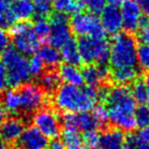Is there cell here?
<instances>
[{"instance_id":"obj_40","label":"cell","mask_w":149,"mask_h":149,"mask_svg":"<svg viewBox=\"0 0 149 149\" xmlns=\"http://www.w3.org/2000/svg\"><path fill=\"white\" fill-rule=\"evenodd\" d=\"M47 149H65V146L63 144L62 140L55 138V139H52V141L48 144Z\"/></svg>"},{"instance_id":"obj_39","label":"cell","mask_w":149,"mask_h":149,"mask_svg":"<svg viewBox=\"0 0 149 149\" xmlns=\"http://www.w3.org/2000/svg\"><path fill=\"white\" fill-rule=\"evenodd\" d=\"M11 0H0V15H6L10 12Z\"/></svg>"},{"instance_id":"obj_35","label":"cell","mask_w":149,"mask_h":149,"mask_svg":"<svg viewBox=\"0 0 149 149\" xmlns=\"http://www.w3.org/2000/svg\"><path fill=\"white\" fill-rule=\"evenodd\" d=\"M85 4L87 5L90 12L100 13L107 5V0H86Z\"/></svg>"},{"instance_id":"obj_6","label":"cell","mask_w":149,"mask_h":149,"mask_svg":"<svg viewBox=\"0 0 149 149\" xmlns=\"http://www.w3.org/2000/svg\"><path fill=\"white\" fill-rule=\"evenodd\" d=\"M11 40L14 49L26 55H33L41 48V40L36 35L33 24L19 22L11 28Z\"/></svg>"},{"instance_id":"obj_29","label":"cell","mask_w":149,"mask_h":149,"mask_svg":"<svg viewBox=\"0 0 149 149\" xmlns=\"http://www.w3.org/2000/svg\"><path fill=\"white\" fill-rule=\"evenodd\" d=\"M33 29L36 35L41 41L48 40L50 31V24L46 17H38L33 24Z\"/></svg>"},{"instance_id":"obj_48","label":"cell","mask_w":149,"mask_h":149,"mask_svg":"<svg viewBox=\"0 0 149 149\" xmlns=\"http://www.w3.org/2000/svg\"><path fill=\"white\" fill-rule=\"evenodd\" d=\"M80 1H82V3H85V2H86V0H80Z\"/></svg>"},{"instance_id":"obj_9","label":"cell","mask_w":149,"mask_h":149,"mask_svg":"<svg viewBox=\"0 0 149 149\" xmlns=\"http://www.w3.org/2000/svg\"><path fill=\"white\" fill-rule=\"evenodd\" d=\"M33 127L37 128L44 136L55 139L61 133V122L57 115L48 109L38 111L33 117Z\"/></svg>"},{"instance_id":"obj_16","label":"cell","mask_w":149,"mask_h":149,"mask_svg":"<svg viewBox=\"0 0 149 149\" xmlns=\"http://www.w3.org/2000/svg\"><path fill=\"white\" fill-rule=\"evenodd\" d=\"M98 146L100 149H125L127 146V137L124 131L118 128L107 129L100 134Z\"/></svg>"},{"instance_id":"obj_42","label":"cell","mask_w":149,"mask_h":149,"mask_svg":"<svg viewBox=\"0 0 149 149\" xmlns=\"http://www.w3.org/2000/svg\"><path fill=\"white\" fill-rule=\"evenodd\" d=\"M138 135L141 136L142 138H144V139H146L149 141V125L144 128H142V129L140 130L139 133H138Z\"/></svg>"},{"instance_id":"obj_25","label":"cell","mask_w":149,"mask_h":149,"mask_svg":"<svg viewBox=\"0 0 149 149\" xmlns=\"http://www.w3.org/2000/svg\"><path fill=\"white\" fill-rule=\"evenodd\" d=\"M4 110L8 111L11 114H18L22 112V104H20V96L18 89L12 88L4 93L3 98Z\"/></svg>"},{"instance_id":"obj_43","label":"cell","mask_w":149,"mask_h":149,"mask_svg":"<svg viewBox=\"0 0 149 149\" xmlns=\"http://www.w3.org/2000/svg\"><path fill=\"white\" fill-rule=\"evenodd\" d=\"M4 121H5V110L0 104V127H1V125L3 124Z\"/></svg>"},{"instance_id":"obj_45","label":"cell","mask_w":149,"mask_h":149,"mask_svg":"<svg viewBox=\"0 0 149 149\" xmlns=\"http://www.w3.org/2000/svg\"><path fill=\"white\" fill-rule=\"evenodd\" d=\"M145 104L149 108V79H147V96H146Z\"/></svg>"},{"instance_id":"obj_7","label":"cell","mask_w":149,"mask_h":149,"mask_svg":"<svg viewBox=\"0 0 149 149\" xmlns=\"http://www.w3.org/2000/svg\"><path fill=\"white\" fill-rule=\"evenodd\" d=\"M70 22L71 31L78 37H97L104 36L100 18L90 11H80L72 15Z\"/></svg>"},{"instance_id":"obj_22","label":"cell","mask_w":149,"mask_h":149,"mask_svg":"<svg viewBox=\"0 0 149 149\" xmlns=\"http://www.w3.org/2000/svg\"><path fill=\"white\" fill-rule=\"evenodd\" d=\"M52 7L58 13L74 15L82 11L83 3L80 0H52Z\"/></svg>"},{"instance_id":"obj_13","label":"cell","mask_w":149,"mask_h":149,"mask_svg":"<svg viewBox=\"0 0 149 149\" xmlns=\"http://www.w3.org/2000/svg\"><path fill=\"white\" fill-rule=\"evenodd\" d=\"M100 22L104 33L111 36H116L123 30L121 11L119 6L106 5V7L100 12Z\"/></svg>"},{"instance_id":"obj_28","label":"cell","mask_w":149,"mask_h":149,"mask_svg":"<svg viewBox=\"0 0 149 149\" xmlns=\"http://www.w3.org/2000/svg\"><path fill=\"white\" fill-rule=\"evenodd\" d=\"M137 67L143 72L149 73V45L142 43L137 47Z\"/></svg>"},{"instance_id":"obj_14","label":"cell","mask_w":149,"mask_h":149,"mask_svg":"<svg viewBox=\"0 0 149 149\" xmlns=\"http://www.w3.org/2000/svg\"><path fill=\"white\" fill-rule=\"evenodd\" d=\"M83 82L87 86L98 87L111 77V69L106 64H87L81 70Z\"/></svg>"},{"instance_id":"obj_4","label":"cell","mask_w":149,"mask_h":149,"mask_svg":"<svg viewBox=\"0 0 149 149\" xmlns=\"http://www.w3.org/2000/svg\"><path fill=\"white\" fill-rule=\"evenodd\" d=\"M1 60L5 68L7 85L12 88H17L30 80L29 60L24 54L14 48L8 47L2 53Z\"/></svg>"},{"instance_id":"obj_38","label":"cell","mask_w":149,"mask_h":149,"mask_svg":"<svg viewBox=\"0 0 149 149\" xmlns=\"http://www.w3.org/2000/svg\"><path fill=\"white\" fill-rule=\"evenodd\" d=\"M7 86V80H6V72L5 68H4L3 62H2L1 58H0V93L3 91Z\"/></svg>"},{"instance_id":"obj_27","label":"cell","mask_w":149,"mask_h":149,"mask_svg":"<svg viewBox=\"0 0 149 149\" xmlns=\"http://www.w3.org/2000/svg\"><path fill=\"white\" fill-rule=\"evenodd\" d=\"M131 92L136 102L145 104L147 96V79H137L134 81Z\"/></svg>"},{"instance_id":"obj_19","label":"cell","mask_w":149,"mask_h":149,"mask_svg":"<svg viewBox=\"0 0 149 149\" xmlns=\"http://www.w3.org/2000/svg\"><path fill=\"white\" fill-rule=\"evenodd\" d=\"M61 59L64 61L66 64L75 65L78 66L82 60H81L80 54H79L78 45L77 42L73 38H71L69 41H67L62 47L60 48Z\"/></svg>"},{"instance_id":"obj_17","label":"cell","mask_w":149,"mask_h":149,"mask_svg":"<svg viewBox=\"0 0 149 149\" xmlns=\"http://www.w3.org/2000/svg\"><path fill=\"white\" fill-rule=\"evenodd\" d=\"M24 130V124L19 118L12 117L3 122L0 127V138L6 143L17 141Z\"/></svg>"},{"instance_id":"obj_5","label":"cell","mask_w":149,"mask_h":149,"mask_svg":"<svg viewBox=\"0 0 149 149\" xmlns=\"http://www.w3.org/2000/svg\"><path fill=\"white\" fill-rule=\"evenodd\" d=\"M77 45L81 60L86 64H106L109 60L110 43L104 36L82 37Z\"/></svg>"},{"instance_id":"obj_37","label":"cell","mask_w":149,"mask_h":149,"mask_svg":"<svg viewBox=\"0 0 149 149\" xmlns=\"http://www.w3.org/2000/svg\"><path fill=\"white\" fill-rule=\"evenodd\" d=\"M9 36L4 31V29L0 28V53H3L9 47Z\"/></svg>"},{"instance_id":"obj_36","label":"cell","mask_w":149,"mask_h":149,"mask_svg":"<svg viewBox=\"0 0 149 149\" xmlns=\"http://www.w3.org/2000/svg\"><path fill=\"white\" fill-rule=\"evenodd\" d=\"M139 39L143 44L149 45V20L145 19L141 28L139 29Z\"/></svg>"},{"instance_id":"obj_23","label":"cell","mask_w":149,"mask_h":149,"mask_svg":"<svg viewBox=\"0 0 149 149\" xmlns=\"http://www.w3.org/2000/svg\"><path fill=\"white\" fill-rule=\"evenodd\" d=\"M39 56L44 62L45 66L50 68H55L56 66L60 64L61 62V55L57 48L53 47L51 45H45L40 48Z\"/></svg>"},{"instance_id":"obj_32","label":"cell","mask_w":149,"mask_h":149,"mask_svg":"<svg viewBox=\"0 0 149 149\" xmlns=\"http://www.w3.org/2000/svg\"><path fill=\"white\" fill-rule=\"evenodd\" d=\"M29 70H30L31 76L39 77L43 74L45 70V64L39 55H33L29 60Z\"/></svg>"},{"instance_id":"obj_3","label":"cell","mask_w":149,"mask_h":149,"mask_svg":"<svg viewBox=\"0 0 149 149\" xmlns=\"http://www.w3.org/2000/svg\"><path fill=\"white\" fill-rule=\"evenodd\" d=\"M137 42L129 33L114 36L110 43L109 62L113 69L137 67Z\"/></svg>"},{"instance_id":"obj_20","label":"cell","mask_w":149,"mask_h":149,"mask_svg":"<svg viewBox=\"0 0 149 149\" xmlns=\"http://www.w3.org/2000/svg\"><path fill=\"white\" fill-rule=\"evenodd\" d=\"M10 12L15 20L26 22L35 14L33 2L31 0H15L11 2Z\"/></svg>"},{"instance_id":"obj_44","label":"cell","mask_w":149,"mask_h":149,"mask_svg":"<svg viewBox=\"0 0 149 149\" xmlns=\"http://www.w3.org/2000/svg\"><path fill=\"white\" fill-rule=\"evenodd\" d=\"M123 1H124V0H107V3H109L110 5L120 6Z\"/></svg>"},{"instance_id":"obj_30","label":"cell","mask_w":149,"mask_h":149,"mask_svg":"<svg viewBox=\"0 0 149 149\" xmlns=\"http://www.w3.org/2000/svg\"><path fill=\"white\" fill-rule=\"evenodd\" d=\"M33 10L38 17H47L51 13L52 0H33Z\"/></svg>"},{"instance_id":"obj_33","label":"cell","mask_w":149,"mask_h":149,"mask_svg":"<svg viewBox=\"0 0 149 149\" xmlns=\"http://www.w3.org/2000/svg\"><path fill=\"white\" fill-rule=\"evenodd\" d=\"M127 146L129 149H149V141L136 134L127 137Z\"/></svg>"},{"instance_id":"obj_11","label":"cell","mask_w":149,"mask_h":149,"mask_svg":"<svg viewBox=\"0 0 149 149\" xmlns=\"http://www.w3.org/2000/svg\"><path fill=\"white\" fill-rule=\"evenodd\" d=\"M120 11L123 22V29H125L128 33L139 31L143 22H145L143 12L135 0H124L121 4Z\"/></svg>"},{"instance_id":"obj_26","label":"cell","mask_w":149,"mask_h":149,"mask_svg":"<svg viewBox=\"0 0 149 149\" xmlns=\"http://www.w3.org/2000/svg\"><path fill=\"white\" fill-rule=\"evenodd\" d=\"M40 78V87L44 91L51 93L57 90L60 86V77L57 72L54 71H48V72H43Z\"/></svg>"},{"instance_id":"obj_31","label":"cell","mask_w":149,"mask_h":149,"mask_svg":"<svg viewBox=\"0 0 149 149\" xmlns=\"http://www.w3.org/2000/svg\"><path fill=\"white\" fill-rule=\"evenodd\" d=\"M136 127L144 128L149 125V108L146 104H141L135 112Z\"/></svg>"},{"instance_id":"obj_34","label":"cell","mask_w":149,"mask_h":149,"mask_svg":"<svg viewBox=\"0 0 149 149\" xmlns=\"http://www.w3.org/2000/svg\"><path fill=\"white\" fill-rule=\"evenodd\" d=\"M98 137L100 134L96 131L85 132L82 135V141L86 144L87 147H94L98 145Z\"/></svg>"},{"instance_id":"obj_1","label":"cell","mask_w":149,"mask_h":149,"mask_svg":"<svg viewBox=\"0 0 149 149\" xmlns=\"http://www.w3.org/2000/svg\"><path fill=\"white\" fill-rule=\"evenodd\" d=\"M100 98L106 102L108 120L115 128L124 132L135 130L137 102L132 95L131 89L124 85H117L104 90V93L100 91Z\"/></svg>"},{"instance_id":"obj_15","label":"cell","mask_w":149,"mask_h":149,"mask_svg":"<svg viewBox=\"0 0 149 149\" xmlns=\"http://www.w3.org/2000/svg\"><path fill=\"white\" fill-rule=\"evenodd\" d=\"M48 144V138L35 127L24 129L17 139L18 149H47Z\"/></svg>"},{"instance_id":"obj_41","label":"cell","mask_w":149,"mask_h":149,"mask_svg":"<svg viewBox=\"0 0 149 149\" xmlns=\"http://www.w3.org/2000/svg\"><path fill=\"white\" fill-rule=\"evenodd\" d=\"M140 9L144 13H149V0H135Z\"/></svg>"},{"instance_id":"obj_46","label":"cell","mask_w":149,"mask_h":149,"mask_svg":"<svg viewBox=\"0 0 149 149\" xmlns=\"http://www.w3.org/2000/svg\"><path fill=\"white\" fill-rule=\"evenodd\" d=\"M0 149H7V145H6V142L0 138Z\"/></svg>"},{"instance_id":"obj_12","label":"cell","mask_w":149,"mask_h":149,"mask_svg":"<svg viewBox=\"0 0 149 149\" xmlns=\"http://www.w3.org/2000/svg\"><path fill=\"white\" fill-rule=\"evenodd\" d=\"M63 124L64 128H71L82 133L96 131L102 126L91 111L75 113V114H66L63 118Z\"/></svg>"},{"instance_id":"obj_18","label":"cell","mask_w":149,"mask_h":149,"mask_svg":"<svg viewBox=\"0 0 149 149\" xmlns=\"http://www.w3.org/2000/svg\"><path fill=\"white\" fill-rule=\"evenodd\" d=\"M58 75L60 77V80H62L66 84L71 85H82L83 77L81 70L75 65L66 64L61 65Z\"/></svg>"},{"instance_id":"obj_10","label":"cell","mask_w":149,"mask_h":149,"mask_svg":"<svg viewBox=\"0 0 149 149\" xmlns=\"http://www.w3.org/2000/svg\"><path fill=\"white\" fill-rule=\"evenodd\" d=\"M18 89L20 96L22 112L31 114L40 110L45 102V92L40 85L33 83H24Z\"/></svg>"},{"instance_id":"obj_24","label":"cell","mask_w":149,"mask_h":149,"mask_svg":"<svg viewBox=\"0 0 149 149\" xmlns=\"http://www.w3.org/2000/svg\"><path fill=\"white\" fill-rule=\"evenodd\" d=\"M61 136V140L64 144L65 149H80L82 147V135L77 130L64 128Z\"/></svg>"},{"instance_id":"obj_8","label":"cell","mask_w":149,"mask_h":149,"mask_svg":"<svg viewBox=\"0 0 149 149\" xmlns=\"http://www.w3.org/2000/svg\"><path fill=\"white\" fill-rule=\"evenodd\" d=\"M50 31L48 40L50 45L60 49L67 41L72 38V31L70 29V22L67 15L61 13H54L49 20Z\"/></svg>"},{"instance_id":"obj_21","label":"cell","mask_w":149,"mask_h":149,"mask_svg":"<svg viewBox=\"0 0 149 149\" xmlns=\"http://www.w3.org/2000/svg\"><path fill=\"white\" fill-rule=\"evenodd\" d=\"M111 76L118 85L126 86L137 80L139 76V70L137 67L113 69V71L111 72Z\"/></svg>"},{"instance_id":"obj_47","label":"cell","mask_w":149,"mask_h":149,"mask_svg":"<svg viewBox=\"0 0 149 149\" xmlns=\"http://www.w3.org/2000/svg\"><path fill=\"white\" fill-rule=\"evenodd\" d=\"M80 149H100V147H97V146H94V147H81Z\"/></svg>"},{"instance_id":"obj_2","label":"cell","mask_w":149,"mask_h":149,"mask_svg":"<svg viewBox=\"0 0 149 149\" xmlns=\"http://www.w3.org/2000/svg\"><path fill=\"white\" fill-rule=\"evenodd\" d=\"M100 91L91 86L63 84L55 91V104L66 114L89 112L97 104Z\"/></svg>"}]
</instances>
